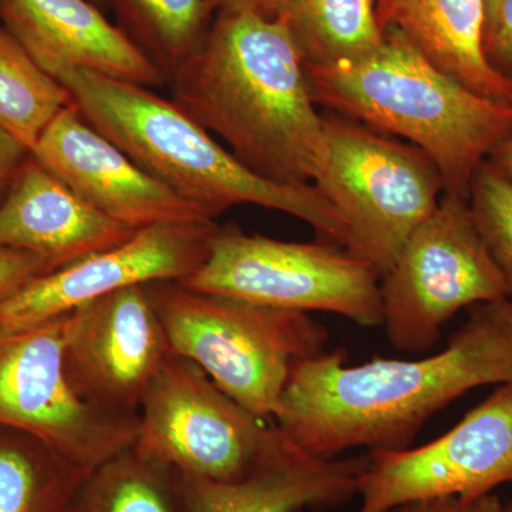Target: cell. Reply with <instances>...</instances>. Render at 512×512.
<instances>
[{
  "label": "cell",
  "instance_id": "obj_1",
  "mask_svg": "<svg viewBox=\"0 0 512 512\" xmlns=\"http://www.w3.org/2000/svg\"><path fill=\"white\" fill-rule=\"evenodd\" d=\"M487 384H512V298L470 308L447 348L423 359L348 366L336 349L302 360L271 420L289 447L323 460L404 450L430 417Z\"/></svg>",
  "mask_w": 512,
  "mask_h": 512
},
{
  "label": "cell",
  "instance_id": "obj_2",
  "mask_svg": "<svg viewBox=\"0 0 512 512\" xmlns=\"http://www.w3.org/2000/svg\"><path fill=\"white\" fill-rule=\"evenodd\" d=\"M167 86L188 116L259 177L313 184L325 170L323 116L281 15L218 13Z\"/></svg>",
  "mask_w": 512,
  "mask_h": 512
},
{
  "label": "cell",
  "instance_id": "obj_3",
  "mask_svg": "<svg viewBox=\"0 0 512 512\" xmlns=\"http://www.w3.org/2000/svg\"><path fill=\"white\" fill-rule=\"evenodd\" d=\"M55 79L87 123L210 220L237 205H258L306 222L319 241L349 248L345 221L316 185L279 184L252 173L156 89L83 69L63 70Z\"/></svg>",
  "mask_w": 512,
  "mask_h": 512
},
{
  "label": "cell",
  "instance_id": "obj_4",
  "mask_svg": "<svg viewBox=\"0 0 512 512\" xmlns=\"http://www.w3.org/2000/svg\"><path fill=\"white\" fill-rule=\"evenodd\" d=\"M356 62L305 67L316 106L406 138L434 161L444 194L468 198L477 168L512 133V106L471 92L397 30Z\"/></svg>",
  "mask_w": 512,
  "mask_h": 512
},
{
  "label": "cell",
  "instance_id": "obj_5",
  "mask_svg": "<svg viewBox=\"0 0 512 512\" xmlns=\"http://www.w3.org/2000/svg\"><path fill=\"white\" fill-rule=\"evenodd\" d=\"M147 289L174 355L201 367L261 419L271 420L293 369L325 352L328 330L309 313L192 291L178 282Z\"/></svg>",
  "mask_w": 512,
  "mask_h": 512
},
{
  "label": "cell",
  "instance_id": "obj_6",
  "mask_svg": "<svg viewBox=\"0 0 512 512\" xmlns=\"http://www.w3.org/2000/svg\"><path fill=\"white\" fill-rule=\"evenodd\" d=\"M382 275L346 248L328 242H286L217 225L200 268L178 282L293 312H328L360 326L382 325Z\"/></svg>",
  "mask_w": 512,
  "mask_h": 512
},
{
  "label": "cell",
  "instance_id": "obj_7",
  "mask_svg": "<svg viewBox=\"0 0 512 512\" xmlns=\"http://www.w3.org/2000/svg\"><path fill=\"white\" fill-rule=\"evenodd\" d=\"M328 163L313 183L349 231L348 251L387 272L444 194L437 165L413 144L342 114H323Z\"/></svg>",
  "mask_w": 512,
  "mask_h": 512
},
{
  "label": "cell",
  "instance_id": "obj_8",
  "mask_svg": "<svg viewBox=\"0 0 512 512\" xmlns=\"http://www.w3.org/2000/svg\"><path fill=\"white\" fill-rule=\"evenodd\" d=\"M510 298L507 282L471 217L468 198L443 194L380 279L390 345L429 352L458 312Z\"/></svg>",
  "mask_w": 512,
  "mask_h": 512
},
{
  "label": "cell",
  "instance_id": "obj_9",
  "mask_svg": "<svg viewBox=\"0 0 512 512\" xmlns=\"http://www.w3.org/2000/svg\"><path fill=\"white\" fill-rule=\"evenodd\" d=\"M266 421L173 353L144 394L134 447L178 473L228 483L248 476L281 444Z\"/></svg>",
  "mask_w": 512,
  "mask_h": 512
},
{
  "label": "cell",
  "instance_id": "obj_10",
  "mask_svg": "<svg viewBox=\"0 0 512 512\" xmlns=\"http://www.w3.org/2000/svg\"><path fill=\"white\" fill-rule=\"evenodd\" d=\"M70 313L36 328L0 336V426L28 433L90 473L134 446L138 417L104 412L70 379Z\"/></svg>",
  "mask_w": 512,
  "mask_h": 512
},
{
  "label": "cell",
  "instance_id": "obj_11",
  "mask_svg": "<svg viewBox=\"0 0 512 512\" xmlns=\"http://www.w3.org/2000/svg\"><path fill=\"white\" fill-rule=\"evenodd\" d=\"M505 483H512V384H500L439 439L370 453L355 512H390L431 498L473 500Z\"/></svg>",
  "mask_w": 512,
  "mask_h": 512
},
{
  "label": "cell",
  "instance_id": "obj_12",
  "mask_svg": "<svg viewBox=\"0 0 512 512\" xmlns=\"http://www.w3.org/2000/svg\"><path fill=\"white\" fill-rule=\"evenodd\" d=\"M215 228L207 221L137 229L116 247L30 279L0 299V336L63 318L130 286L184 281L204 262Z\"/></svg>",
  "mask_w": 512,
  "mask_h": 512
},
{
  "label": "cell",
  "instance_id": "obj_13",
  "mask_svg": "<svg viewBox=\"0 0 512 512\" xmlns=\"http://www.w3.org/2000/svg\"><path fill=\"white\" fill-rule=\"evenodd\" d=\"M171 355L147 285L121 289L70 313V379L104 412L138 417L144 394Z\"/></svg>",
  "mask_w": 512,
  "mask_h": 512
},
{
  "label": "cell",
  "instance_id": "obj_14",
  "mask_svg": "<svg viewBox=\"0 0 512 512\" xmlns=\"http://www.w3.org/2000/svg\"><path fill=\"white\" fill-rule=\"evenodd\" d=\"M30 156L94 210L131 229L212 221L134 163L83 119L74 104L50 121Z\"/></svg>",
  "mask_w": 512,
  "mask_h": 512
},
{
  "label": "cell",
  "instance_id": "obj_15",
  "mask_svg": "<svg viewBox=\"0 0 512 512\" xmlns=\"http://www.w3.org/2000/svg\"><path fill=\"white\" fill-rule=\"evenodd\" d=\"M6 32L46 73L83 69L157 89L164 74L90 0H0Z\"/></svg>",
  "mask_w": 512,
  "mask_h": 512
},
{
  "label": "cell",
  "instance_id": "obj_16",
  "mask_svg": "<svg viewBox=\"0 0 512 512\" xmlns=\"http://www.w3.org/2000/svg\"><path fill=\"white\" fill-rule=\"evenodd\" d=\"M279 434V433H278ZM367 457L323 460L284 440L237 481H211L174 471L181 512H299L335 507L357 495Z\"/></svg>",
  "mask_w": 512,
  "mask_h": 512
},
{
  "label": "cell",
  "instance_id": "obj_17",
  "mask_svg": "<svg viewBox=\"0 0 512 512\" xmlns=\"http://www.w3.org/2000/svg\"><path fill=\"white\" fill-rule=\"evenodd\" d=\"M134 232L94 210L32 156L0 204V248L42 256L53 271L116 247Z\"/></svg>",
  "mask_w": 512,
  "mask_h": 512
},
{
  "label": "cell",
  "instance_id": "obj_18",
  "mask_svg": "<svg viewBox=\"0 0 512 512\" xmlns=\"http://www.w3.org/2000/svg\"><path fill=\"white\" fill-rule=\"evenodd\" d=\"M384 30L402 33L437 69L471 92L512 106V82L484 55V0H377Z\"/></svg>",
  "mask_w": 512,
  "mask_h": 512
},
{
  "label": "cell",
  "instance_id": "obj_19",
  "mask_svg": "<svg viewBox=\"0 0 512 512\" xmlns=\"http://www.w3.org/2000/svg\"><path fill=\"white\" fill-rule=\"evenodd\" d=\"M288 23L303 66H333L372 55L384 42L377 0H286Z\"/></svg>",
  "mask_w": 512,
  "mask_h": 512
},
{
  "label": "cell",
  "instance_id": "obj_20",
  "mask_svg": "<svg viewBox=\"0 0 512 512\" xmlns=\"http://www.w3.org/2000/svg\"><path fill=\"white\" fill-rule=\"evenodd\" d=\"M0 512H70L86 471L42 441L2 426Z\"/></svg>",
  "mask_w": 512,
  "mask_h": 512
},
{
  "label": "cell",
  "instance_id": "obj_21",
  "mask_svg": "<svg viewBox=\"0 0 512 512\" xmlns=\"http://www.w3.org/2000/svg\"><path fill=\"white\" fill-rule=\"evenodd\" d=\"M117 28L164 74L177 72L211 26L208 0H106Z\"/></svg>",
  "mask_w": 512,
  "mask_h": 512
},
{
  "label": "cell",
  "instance_id": "obj_22",
  "mask_svg": "<svg viewBox=\"0 0 512 512\" xmlns=\"http://www.w3.org/2000/svg\"><path fill=\"white\" fill-rule=\"evenodd\" d=\"M70 512H181L174 470L131 446L84 477Z\"/></svg>",
  "mask_w": 512,
  "mask_h": 512
},
{
  "label": "cell",
  "instance_id": "obj_23",
  "mask_svg": "<svg viewBox=\"0 0 512 512\" xmlns=\"http://www.w3.org/2000/svg\"><path fill=\"white\" fill-rule=\"evenodd\" d=\"M72 104L69 92L0 30V126L32 151L57 114Z\"/></svg>",
  "mask_w": 512,
  "mask_h": 512
},
{
  "label": "cell",
  "instance_id": "obj_24",
  "mask_svg": "<svg viewBox=\"0 0 512 512\" xmlns=\"http://www.w3.org/2000/svg\"><path fill=\"white\" fill-rule=\"evenodd\" d=\"M468 205L477 231L503 272L512 298V183L484 161L477 168Z\"/></svg>",
  "mask_w": 512,
  "mask_h": 512
},
{
  "label": "cell",
  "instance_id": "obj_25",
  "mask_svg": "<svg viewBox=\"0 0 512 512\" xmlns=\"http://www.w3.org/2000/svg\"><path fill=\"white\" fill-rule=\"evenodd\" d=\"M483 46L488 64L512 82V0H501L485 23Z\"/></svg>",
  "mask_w": 512,
  "mask_h": 512
},
{
  "label": "cell",
  "instance_id": "obj_26",
  "mask_svg": "<svg viewBox=\"0 0 512 512\" xmlns=\"http://www.w3.org/2000/svg\"><path fill=\"white\" fill-rule=\"evenodd\" d=\"M42 256L19 249L0 248V299L15 292L36 276L52 272Z\"/></svg>",
  "mask_w": 512,
  "mask_h": 512
},
{
  "label": "cell",
  "instance_id": "obj_27",
  "mask_svg": "<svg viewBox=\"0 0 512 512\" xmlns=\"http://www.w3.org/2000/svg\"><path fill=\"white\" fill-rule=\"evenodd\" d=\"M501 505L503 503L497 495L487 494L473 500L460 497L431 498L402 505L390 512H497Z\"/></svg>",
  "mask_w": 512,
  "mask_h": 512
},
{
  "label": "cell",
  "instance_id": "obj_28",
  "mask_svg": "<svg viewBox=\"0 0 512 512\" xmlns=\"http://www.w3.org/2000/svg\"><path fill=\"white\" fill-rule=\"evenodd\" d=\"M29 157L28 148L0 126V192L8 190L13 178Z\"/></svg>",
  "mask_w": 512,
  "mask_h": 512
},
{
  "label": "cell",
  "instance_id": "obj_29",
  "mask_svg": "<svg viewBox=\"0 0 512 512\" xmlns=\"http://www.w3.org/2000/svg\"><path fill=\"white\" fill-rule=\"evenodd\" d=\"M286 0H208L214 12H249L261 13L265 16H275Z\"/></svg>",
  "mask_w": 512,
  "mask_h": 512
},
{
  "label": "cell",
  "instance_id": "obj_30",
  "mask_svg": "<svg viewBox=\"0 0 512 512\" xmlns=\"http://www.w3.org/2000/svg\"><path fill=\"white\" fill-rule=\"evenodd\" d=\"M487 161L512 183V133L494 148Z\"/></svg>",
  "mask_w": 512,
  "mask_h": 512
},
{
  "label": "cell",
  "instance_id": "obj_31",
  "mask_svg": "<svg viewBox=\"0 0 512 512\" xmlns=\"http://www.w3.org/2000/svg\"><path fill=\"white\" fill-rule=\"evenodd\" d=\"M485 2V23L488 22L491 18H493L495 10H497L498 5H500L501 0H484Z\"/></svg>",
  "mask_w": 512,
  "mask_h": 512
},
{
  "label": "cell",
  "instance_id": "obj_32",
  "mask_svg": "<svg viewBox=\"0 0 512 512\" xmlns=\"http://www.w3.org/2000/svg\"><path fill=\"white\" fill-rule=\"evenodd\" d=\"M497 512H512V503L501 505L500 510H498Z\"/></svg>",
  "mask_w": 512,
  "mask_h": 512
}]
</instances>
